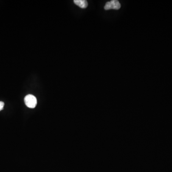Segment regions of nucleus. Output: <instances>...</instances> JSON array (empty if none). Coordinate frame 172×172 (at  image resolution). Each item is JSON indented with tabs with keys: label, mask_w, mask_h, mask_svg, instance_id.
<instances>
[{
	"label": "nucleus",
	"mask_w": 172,
	"mask_h": 172,
	"mask_svg": "<svg viewBox=\"0 0 172 172\" xmlns=\"http://www.w3.org/2000/svg\"><path fill=\"white\" fill-rule=\"evenodd\" d=\"M24 101L26 106L29 108L33 109L36 107L37 105L36 98L33 95L29 94L27 95L25 97Z\"/></svg>",
	"instance_id": "1"
},
{
	"label": "nucleus",
	"mask_w": 172,
	"mask_h": 172,
	"mask_svg": "<svg viewBox=\"0 0 172 172\" xmlns=\"http://www.w3.org/2000/svg\"><path fill=\"white\" fill-rule=\"evenodd\" d=\"M121 4L119 1L117 0H112L110 1H108L106 3L104 6V9L105 10H110V9H114V10H119L121 8Z\"/></svg>",
	"instance_id": "2"
},
{
	"label": "nucleus",
	"mask_w": 172,
	"mask_h": 172,
	"mask_svg": "<svg viewBox=\"0 0 172 172\" xmlns=\"http://www.w3.org/2000/svg\"><path fill=\"white\" fill-rule=\"evenodd\" d=\"M74 3L81 8H86L88 5V3L86 0H74Z\"/></svg>",
	"instance_id": "3"
},
{
	"label": "nucleus",
	"mask_w": 172,
	"mask_h": 172,
	"mask_svg": "<svg viewBox=\"0 0 172 172\" xmlns=\"http://www.w3.org/2000/svg\"><path fill=\"white\" fill-rule=\"evenodd\" d=\"M4 103L3 101H0V111L2 110L4 107Z\"/></svg>",
	"instance_id": "4"
}]
</instances>
